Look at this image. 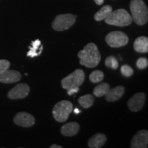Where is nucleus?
Here are the masks:
<instances>
[{
  "label": "nucleus",
  "instance_id": "obj_1",
  "mask_svg": "<svg viewBox=\"0 0 148 148\" xmlns=\"http://www.w3.org/2000/svg\"><path fill=\"white\" fill-rule=\"evenodd\" d=\"M79 63L87 68H94L99 64L101 55L97 46L93 42L88 43L77 53Z\"/></svg>",
  "mask_w": 148,
  "mask_h": 148
},
{
  "label": "nucleus",
  "instance_id": "obj_2",
  "mask_svg": "<svg viewBox=\"0 0 148 148\" xmlns=\"http://www.w3.org/2000/svg\"><path fill=\"white\" fill-rule=\"evenodd\" d=\"M132 20L138 25L147 23L148 10L143 0H132L130 5Z\"/></svg>",
  "mask_w": 148,
  "mask_h": 148
},
{
  "label": "nucleus",
  "instance_id": "obj_3",
  "mask_svg": "<svg viewBox=\"0 0 148 148\" xmlns=\"http://www.w3.org/2000/svg\"><path fill=\"white\" fill-rule=\"evenodd\" d=\"M106 23L114 26L125 27L130 25L132 22V18L125 9H118L110 14L104 19Z\"/></svg>",
  "mask_w": 148,
  "mask_h": 148
},
{
  "label": "nucleus",
  "instance_id": "obj_4",
  "mask_svg": "<svg viewBox=\"0 0 148 148\" xmlns=\"http://www.w3.org/2000/svg\"><path fill=\"white\" fill-rule=\"evenodd\" d=\"M73 111V104L67 100H62L55 105L52 110V114L56 121L58 122L66 121L69 114Z\"/></svg>",
  "mask_w": 148,
  "mask_h": 148
},
{
  "label": "nucleus",
  "instance_id": "obj_5",
  "mask_svg": "<svg viewBox=\"0 0 148 148\" xmlns=\"http://www.w3.org/2000/svg\"><path fill=\"white\" fill-rule=\"evenodd\" d=\"M85 79V74L83 70L77 69L73 73L69 74L62 79L61 86L64 89L67 90L71 87H79L83 84Z\"/></svg>",
  "mask_w": 148,
  "mask_h": 148
},
{
  "label": "nucleus",
  "instance_id": "obj_6",
  "mask_svg": "<svg viewBox=\"0 0 148 148\" xmlns=\"http://www.w3.org/2000/svg\"><path fill=\"white\" fill-rule=\"evenodd\" d=\"M76 16L72 14H59L52 22V27L56 31H64L70 28L75 23Z\"/></svg>",
  "mask_w": 148,
  "mask_h": 148
},
{
  "label": "nucleus",
  "instance_id": "obj_7",
  "mask_svg": "<svg viewBox=\"0 0 148 148\" xmlns=\"http://www.w3.org/2000/svg\"><path fill=\"white\" fill-rule=\"evenodd\" d=\"M106 41L110 47L118 48L126 45L129 41V38L125 33L120 31H114L107 34Z\"/></svg>",
  "mask_w": 148,
  "mask_h": 148
},
{
  "label": "nucleus",
  "instance_id": "obj_8",
  "mask_svg": "<svg viewBox=\"0 0 148 148\" xmlns=\"http://www.w3.org/2000/svg\"><path fill=\"white\" fill-rule=\"evenodd\" d=\"M29 90L30 88L27 84H18L8 92V97L10 99H23L28 95Z\"/></svg>",
  "mask_w": 148,
  "mask_h": 148
},
{
  "label": "nucleus",
  "instance_id": "obj_9",
  "mask_svg": "<svg viewBox=\"0 0 148 148\" xmlns=\"http://www.w3.org/2000/svg\"><path fill=\"white\" fill-rule=\"evenodd\" d=\"M13 121L16 125L23 127H32L35 123V118L32 114L25 112H18L14 116Z\"/></svg>",
  "mask_w": 148,
  "mask_h": 148
},
{
  "label": "nucleus",
  "instance_id": "obj_10",
  "mask_svg": "<svg viewBox=\"0 0 148 148\" xmlns=\"http://www.w3.org/2000/svg\"><path fill=\"white\" fill-rule=\"evenodd\" d=\"M145 101L144 92H137L132 96L127 101V106L132 112H138L143 108Z\"/></svg>",
  "mask_w": 148,
  "mask_h": 148
},
{
  "label": "nucleus",
  "instance_id": "obj_11",
  "mask_svg": "<svg viewBox=\"0 0 148 148\" xmlns=\"http://www.w3.org/2000/svg\"><path fill=\"white\" fill-rule=\"evenodd\" d=\"M148 145V132L145 130L138 131L131 141L132 148H147Z\"/></svg>",
  "mask_w": 148,
  "mask_h": 148
},
{
  "label": "nucleus",
  "instance_id": "obj_12",
  "mask_svg": "<svg viewBox=\"0 0 148 148\" xmlns=\"http://www.w3.org/2000/svg\"><path fill=\"white\" fill-rule=\"evenodd\" d=\"M21 78V73L14 70L7 69L2 73H0V82L4 83V84L18 82Z\"/></svg>",
  "mask_w": 148,
  "mask_h": 148
},
{
  "label": "nucleus",
  "instance_id": "obj_13",
  "mask_svg": "<svg viewBox=\"0 0 148 148\" xmlns=\"http://www.w3.org/2000/svg\"><path fill=\"white\" fill-rule=\"evenodd\" d=\"M79 125L77 122H69L62 126L60 132L63 136H73L79 132Z\"/></svg>",
  "mask_w": 148,
  "mask_h": 148
},
{
  "label": "nucleus",
  "instance_id": "obj_14",
  "mask_svg": "<svg viewBox=\"0 0 148 148\" xmlns=\"http://www.w3.org/2000/svg\"><path fill=\"white\" fill-rule=\"evenodd\" d=\"M124 92L125 88L123 86H116V87L109 90L108 92L105 95H106V99L110 102L116 101L123 95Z\"/></svg>",
  "mask_w": 148,
  "mask_h": 148
},
{
  "label": "nucleus",
  "instance_id": "obj_15",
  "mask_svg": "<svg viewBox=\"0 0 148 148\" xmlns=\"http://www.w3.org/2000/svg\"><path fill=\"white\" fill-rule=\"evenodd\" d=\"M106 135L101 133H97L89 138L88 145L90 148H100L106 143Z\"/></svg>",
  "mask_w": 148,
  "mask_h": 148
},
{
  "label": "nucleus",
  "instance_id": "obj_16",
  "mask_svg": "<svg viewBox=\"0 0 148 148\" xmlns=\"http://www.w3.org/2000/svg\"><path fill=\"white\" fill-rule=\"evenodd\" d=\"M134 49L138 53H147L148 38L147 37H138L134 42Z\"/></svg>",
  "mask_w": 148,
  "mask_h": 148
},
{
  "label": "nucleus",
  "instance_id": "obj_17",
  "mask_svg": "<svg viewBox=\"0 0 148 148\" xmlns=\"http://www.w3.org/2000/svg\"><path fill=\"white\" fill-rule=\"evenodd\" d=\"M112 11V8L110 5H104L98 12H96L95 16H94V18L97 21H102V20H104L105 18L110 15Z\"/></svg>",
  "mask_w": 148,
  "mask_h": 148
},
{
  "label": "nucleus",
  "instance_id": "obj_18",
  "mask_svg": "<svg viewBox=\"0 0 148 148\" xmlns=\"http://www.w3.org/2000/svg\"><path fill=\"white\" fill-rule=\"evenodd\" d=\"M109 90H110V85L108 83L102 82L95 86L93 89V95L98 97H102L106 95Z\"/></svg>",
  "mask_w": 148,
  "mask_h": 148
},
{
  "label": "nucleus",
  "instance_id": "obj_19",
  "mask_svg": "<svg viewBox=\"0 0 148 148\" xmlns=\"http://www.w3.org/2000/svg\"><path fill=\"white\" fill-rule=\"evenodd\" d=\"M95 98L94 96L91 94H87V95H82L78 99V102L79 104L84 108H88L93 104Z\"/></svg>",
  "mask_w": 148,
  "mask_h": 148
},
{
  "label": "nucleus",
  "instance_id": "obj_20",
  "mask_svg": "<svg viewBox=\"0 0 148 148\" xmlns=\"http://www.w3.org/2000/svg\"><path fill=\"white\" fill-rule=\"evenodd\" d=\"M40 40L39 39H36L32 41L31 47L29 46V50L27 53V56L31 57V58H34L35 56H39V53L37 52V50L40 46Z\"/></svg>",
  "mask_w": 148,
  "mask_h": 148
},
{
  "label": "nucleus",
  "instance_id": "obj_21",
  "mask_svg": "<svg viewBox=\"0 0 148 148\" xmlns=\"http://www.w3.org/2000/svg\"><path fill=\"white\" fill-rule=\"evenodd\" d=\"M103 73L100 70H95L92 71L89 75V79L90 82L92 83H98L102 81L103 79Z\"/></svg>",
  "mask_w": 148,
  "mask_h": 148
},
{
  "label": "nucleus",
  "instance_id": "obj_22",
  "mask_svg": "<svg viewBox=\"0 0 148 148\" xmlns=\"http://www.w3.org/2000/svg\"><path fill=\"white\" fill-rule=\"evenodd\" d=\"M105 65L107 67L111 68V69H116L119 66V62H118L117 59L115 57L110 56L106 58V60H105Z\"/></svg>",
  "mask_w": 148,
  "mask_h": 148
},
{
  "label": "nucleus",
  "instance_id": "obj_23",
  "mask_svg": "<svg viewBox=\"0 0 148 148\" xmlns=\"http://www.w3.org/2000/svg\"><path fill=\"white\" fill-rule=\"evenodd\" d=\"M121 73L123 76L129 77L133 75L134 70L130 66L127 65V64H124L121 67Z\"/></svg>",
  "mask_w": 148,
  "mask_h": 148
},
{
  "label": "nucleus",
  "instance_id": "obj_24",
  "mask_svg": "<svg viewBox=\"0 0 148 148\" xmlns=\"http://www.w3.org/2000/svg\"><path fill=\"white\" fill-rule=\"evenodd\" d=\"M136 66L139 69H144L147 67L148 66V60L146 58H139L136 61Z\"/></svg>",
  "mask_w": 148,
  "mask_h": 148
},
{
  "label": "nucleus",
  "instance_id": "obj_25",
  "mask_svg": "<svg viewBox=\"0 0 148 148\" xmlns=\"http://www.w3.org/2000/svg\"><path fill=\"white\" fill-rule=\"evenodd\" d=\"M10 63L7 60H0V73L5 71L10 67Z\"/></svg>",
  "mask_w": 148,
  "mask_h": 148
},
{
  "label": "nucleus",
  "instance_id": "obj_26",
  "mask_svg": "<svg viewBox=\"0 0 148 148\" xmlns=\"http://www.w3.org/2000/svg\"><path fill=\"white\" fill-rule=\"evenodd\" d=\"M79 87H77V86H75V87H71L69 88V89H67V94L69 95H73L74 93H76L79 91Z\"/></svg>",
  "mask_w": 148,
  "mask_h": 148
},
{
  "label": "nucleus",
  "instance_id": "obj_27",
  "mask_svg": "<svg viewBox=\"0 0 148 148\" xmlns=\"http://www.w3.org/2000/svg\"><path fill=\"white\" fill-rule=\"evenodd\" d=\"M95 1V2L96 3V4L97 5H101L103 4V1H104V0H94Z\"/></svg>",
  "mask_w": 148,
  "mask_h": 148
},
{
  "label": "nucleus",
  "instance_id": "obj_28",
  "mask_svg": "<svg viewBox=\"0 0 148 148\" xmlns=\"http://www.w3.org/2000/svg\"><path fill=\"white\" fill-rule=\"evenodd\" d=\"M50 148H62V147L60 145H56V144H54V145H51L50 146Z\"/></svg>",
  "mask_w": 148,
  "mask_h": 148
},
{
  "label": "nucleus",
  "instance_id": "obj_29",
  "mask_svg": "<svg viewBox=\"0 0 148 148\" xmlns=\"http://www.w3.org/2000/svg\"><path fill=\"white\" fill-rule=\"evenodd\" d=\"M74 112H75V113H76V114H77V113H79V112H80V110H78V109L75 108V110H74Z\"/></svg>",
  "mask_w": 148,
  "mask_h": 148
}]
</instances>
